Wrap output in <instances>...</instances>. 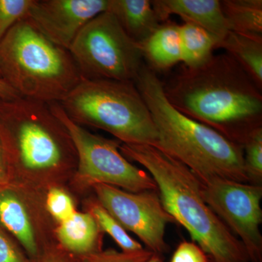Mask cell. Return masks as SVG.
Returning a JSON list of instances; mask_svg holds the SVG:
<instances>
[{"label":"cell","instance_id":"4316f807","mask_svg":"<svg viewBox=\"0 0 262 262\" xmlns=\"http://www.w3.org/2000/svg\"><path fill=\"white\" fill-rule=\"evenodd\" d=\"M21 97L14 89L0 78V99H13V98Z\"/></svg>","mask_w":262,"mask_h":262},{"label":"cell","instance_id":"7c38bea8","mask_svg":"<svg viewBox=\"0 0 262 262\" xmlns=\"http://www.w3.org/2000/svg\"><path fill=\"white\" fill-rule=\"evenodd\" d=\"M151 3L162 24L168 21L171 15H179L184 22L206 29L218 39L219 45L229 32L220 0H152Z\"/></svg>","mask_w":262,"mask_h":262},{"label":"cell","instance_id":"d4e9b609","mask_svg":"<svg viewBox=\"0 0 262 262\" xmlns=\"http://www.w3.org/2000/svg\"><path fill=\"white\" fill-rule=\"evenodd\" d=\"M170 262H210L206 253L194 242L183 241L173 253Z\"/></svg>","mask_w":262,"mask_h":262},{"label":"cell","instance_id":"83f0119b","mask_svg":"<svg viewBox=\"0 0 262 262\" xmlns=\"http://www.w3.org/2000/svg\"><path fill=\"white\" fill-rule=\"evenodd\" d=\"M146 262H163V255L153 253Z\"/></svg>","mask_w":262,"mask_h":262},{"label":"cell","instance_id":"f1b7e54d","mask_svg":"<svg viewBox=\"0 0 262 262\" xmlns=\"http://www.w3.org/2000/svg\"><path fill=\"white\" fill-rule=\"evenodd\" d=\"M5 163V160L4 158V155H3V149H2L1 146H0V176H1L2 173H3Z\"/></svg>","mask_w":262,"mask_h":262},{"label":"cell","instance_id":"52a82bcc","mask_svg":"<svg viewBox=\"0 0 262 262\" xmlns=\"http://www.w3.org/2000/svg\"><path fill=\"white\" fill-rule=\"evenodd\" d=\"M68 51L82 78L134 82L144 65L140 46L108 11L90 20Z\"/></svg>","mask_w":262,"mask_h":262},{"label":"cell","instance_id":"8992f818","mask_svg":"<svg viewBox=\"0 0 262 262\" xmlns=\"http://www.w3.org/2000/svg\"><path fill=\"white\" fill-rule=\"evenodd\" d=\"M0 146L5 161L29 170L58 168L75 149L49 103L24 97L0 99Z\"/></svg>","mask_w":262,"mask_h":262},{"label":"cell","instance_id":"d6986e66","mask_svg":"<svg viewBox=\"0 0 262 262\" xmlns=\"http://www.w3.org/2000/svg\"><path fill=\"white\" fill-rule=\"evenodd\" d=\"M182 60L184 66L195 68L204 64L218 48L219 40L206 29L189 22L179 25Z\"/></svg>","mask_w":262,"mask_h":262},{"label":"cell","instance_id":"ba28073f","mask_svg":"<svg viewBox=\"0 0 262 262\" xmlns=\"http://www.w3.org/2000/svg\"><path fill=\"white\" fill-rule=\"evenodd\" d=\"M70 136L77 154L78 174L90 184H106L130 192L158 191L149 173L122 155L117 141L89 132L70 118L59 103H49Z\"/></svg>","mask_w":262,"mask_h":262},{"label":"cell","instance_id":"6da1fadb","mask_svg":"<svg viewBox=\"0 0 262 262\" xmlns=\"http://www.w3.org/2000/svg\"><path fill=\"white\" fill-rule=\"evenodd\" d=\"M165 96L181 113L241 144L262 127L261 89L227 53L184 67L163 82Z\"/></svg>","mask_w":262,"mask_h":262},{"label":"cell","instance_id":"5bb4252c","mask_svg":"<svg viewBox=\"0 0 262 262\" xmlns=\"http://www.w3.org/2000/svg\"><path fill=\"white\" fill-rule=\"evenodd\" d=\"M179 27L174 22H164L139 46L153 70H167L182 61Z\"/></svg>","mask_w":262,"mask_h":262},{"label":"cell","instance_id":"30bf717a","mask_svg":"<svg viewBox=\"0 0 262 262\" xmlns=\"http://www.w3.org/2000/svg\"><path fill=\"white\" fill-rule=\"evenodd\" d=\"M93 186L100 204L125 230L136 234L151 252H168L165 228L175 220L163 208L158 191L134 193L106 184Z\"/></svg>","mask_w":262,"mask_h":262},{"label":"cell","instance_id":"3957f363","mask_svg":"<svg viewBox=\"0 0 262 262\" xmlns=\"http://www.w3.org/2000/svg\"><path fill=\"white\" fill-rule=\"evenodd\" d=\"M120 151L147 170L165 211L187 229L210 262L250 261L241 241L203 200L190 169L154 146L122 144Z\"/></svg>","mask_w":262,"mask_h":262},{"label":"cell","instance_id":"8fae6325","mask_svg":"<svg viewBox=\"0 0 262 262\" xmlns=\"http://www.w3.org/2000/svg\"><path fill=\"white\" fill-rule=\"evenodd\" d=\"M110 0H33L26 18L52 42L68 51L81 29L107 11Z\"/></svg>","mask_w":262,"mask_h":262},{"label":"cell","instance_id":"4fadbf2b","mask_svg":"<svg viewBox=\"0 0 262 262\" xmlns=\"http://www.w3.org/2000/svg\"><path fill=\"white\" fill-rule=\"evenodd\" d=\"M107 11L115 15L127 35L139 46L162 24L150 0H110Z\"/></svg>","mask_w":262,"mask_h":262},{"label":"cell","instance_id":"e0dca14e","mask_svg":"<svg viewBox=\"0 0 262 262\" xmlns=\"http://www.w3.org/2000/svg\"><path fill=\"white\" fill-rule=\"evenodd\" d=\"M100 228L91 213L75 212L57 229L60 242L67 249L77 253L96 252Z\"/></svg>","mask_w":262,"mask_h":262},{"label":"cell","instance_id":"7402d4cb","mask_svg":"<svg viewBox=\"0 0 262 262\" xmlns=\"http://www.w3.org/2000/svg\"><path fill=\"white\" fill-rule=\"evenodd\" d=\"M33 0H0V41L10 29L27 17Z\"/></svg>","mask_w":262,"mask_h":262},{"label":"cell","instance_id":"2e32d148","mask_svg":"<svg viewBox=\"0 0 262 262\" xmlns=\"http://www.w3.org/2000/svg\"><path fill=\"white\" fill-rule=\"evenodd\" d=\"M229 32L262 41L261 0H221Z\"/></svg>","mask_w":262,"mask_h":262},{"label":"cell","instance_id":"5b68a950","mask_svg":"<svg viewBox=\"0 0 262 262\" xmlns=\"http://www.w3.org/2000/svg\"><path fill=\"white\" fill-rule=\"evenodd\" d=\"M59 104L76 123L106 130L122 144H158L152 117L134 82L82 78Z\"/></svg>","mask_w":262,"mask_h":262},{"label":"cell","instance_id":"44dd1931","mask_svg":"<svg viewBox=\"0 0 262 262\" xmlns=\"http://www.w3.org/2000/svg\"><path fill=\"white\" fill-rule=\"evenodd\" d=\"M245 168L250 183L260 185L262 179V127L251 131L242 144Z\"/></svg>","mask_w":262,"mask_h":262},{"label":"cell","instance_id":"603a6c76","mask_svg":"<svg viewBox=\"0 0 262 262\" xmlns=\"http://www.w3.org/2000/svg\"><path fill=\"white\" fill-rule=\"evenodd\" d=\"M152 253L144 248L134 252H118L111 249L98 251L85 255L84 262H146Z\"/></svg>","mask_w":262,"mask_h":262},{"label":"cell","instance_id":"484cf974","mask_svg":"<svg viewBox=\"0 0 262 262\" xmlns=\"http://www.w3.org/2000/svg\"><path fill=\"white\" fill-rule=\"evenodd\" d=\"M0 262H27L0 229Z\"/></svg>","mask_w":262,"mask_h":262},{"label":"cell","instance_id":"9a60e30c","mask_svg":"<svg viewBox=\"0 0 262 262\" xmlns=\"http://www.w3.org/2000/svg\"><path fill=\"white\" fill-rule=\"evenodd\" d=\"M0 225L14 235L29 254H37V244L27 212L18 196L8 189L0 191Z\"/></svg>","mask_w":262,"mask_h":262},{"label":"cell","instance_id":"277c9868","mask_svg":"<svg viewBox=\"0 0 262 262\" xmlns=\"http://www.w3.org/2000/svg\"><path fill=\"white\" fill-rule=\"evenodd\" d=\"M0 78L21 97L60 103L82 79L70 52L27 18L0 41Z\"/></svg>","mask_w":262,"mask_h":262},{"label":"cell","instance_id":"ac0fdd59","mask_svg":"<svg viewBox=\"0 0 262 262\" xmlns=\"http://www.w3.org/2000/svg\"><path fill=\"white\" fill-rule=\"evenodd\" d=\"M218 48H224L262 90V41L229 32Z\"/></svg>","mask_w":262,"mask_h":262},{"label":"cell","instance_id":"cb8c5ba5","mask_svg":"<svg viewBox=\"0 0 262 262\" xmlns=\"http://www.w3.org/2000/svg\"><path fill=\"white\" fill-rule=\"evenodd\" d=\"M46 202L48 211L60 223L70 219L76 212L72 198L61 189H51Z\"/></svg>","mask_w":262,"mask_h":262},{"label":"cell","instance_id":"7a4b0ae2","mask_svg":"<svg viewBox=\"0 0 262 262\" xmlns=\"http://www.w3.org/2000/svg\"><path fill=\"white\" fill-rule=\"evenodd\" d=\"M134 83L156 127L158 140L155 147L184 164L198 179L250 183L242 146L174 108L155 70L143 65Z\"/></svg>","mask_w":262,"mask_h":262},{"label":"cell","instance_id":"ffe728a7","mask_svg":"<svg viewBox=\"0 0 262 262\" xmlns=\"http://www.w3.org/2000/svg\"><path fill=\"white\" fill-rule=\"evenodd\" d=\"M91 213L100 229L110 234L124 252H134L143 249L142 246L133 239L122 226L100 203L92 206Z\"/></svg>","mask_w":262,"mask_h":262},{"label":"cell","instance_id":"9c48e42d","mask_svg":"<svg viewBox=\"0 0 262 262\" xmlns=\"http://www.w3.org/2000/svg\"><path fill=\"white\" fill-rule=\"evenodd\" d=\"M198 180L203 200L229 230L238 236L250 261L262 262L261 186L222 178Z\"/></svg>","mask_w":262,"mask_h":262}]
</instances>
